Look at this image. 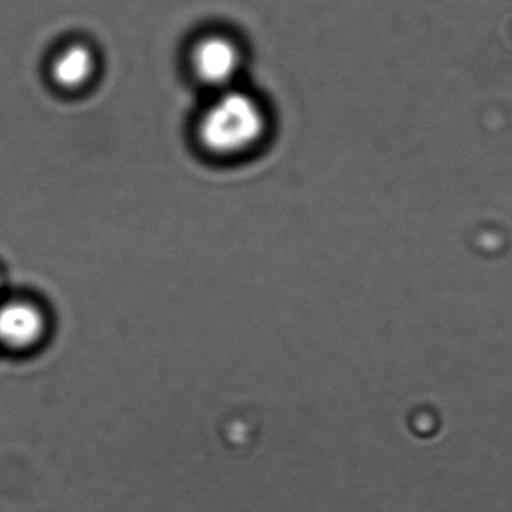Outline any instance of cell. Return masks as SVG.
Masks as SVG:
<instances>
[{"label":"cell","instance_id":"obj_2","mask_svg":"<svg viewBox=\"0 0 512 512\" xmlns=\"http://www.w3.org/2000/svg\"><path fill=\"white\" fill-rule=\"evenodd\" d=\"M249 50L242 36L228 27L198 30L185 47L183 69L206 95L245 83Z\"/></svg>","mask_w":512,"mask_h":512},{"label":"cell","instance_id":"obj_1","mask_svg":"<svg viewBox=\"0 0 512 512\" xmlns=\"http://www.w3.org/2000/svg\"><path fill=\"white\" fill-rule=\"evenodd\" d=\"M195 114L192 135L209 158L240 161L262 149L273 128L270 107L245 83L206 95Z\"/></svg>","mask_w":512,"mask_h":512},{"label":"cell","instance_id":"obj_3","mask_svg":"<svg viewBox=\"0 0 512 512\" xmlns=\"http://www.w3.org/2000/svg\"><path fill=\"white\" fill-rule=\"evenodd\" d=\"M44 331V318L32 304L12 301L0 307V343L21 349L33 345Z\"/></svg>","mask_w":512,"mask_h":512},{"label":"cell","instance_id":"obj_4","mask_svg":"<svg viewBox=\"0 0 512 512\" xmlns=\"http://www.w3.org/2000/svg\"><path fill=\"white\" fill-rule=\"evenodd\" d=\"M96 71L95 54L87 47H74L60 63V77L68 86H81Z\"/></svg>","mask_w":512,"mask_h":512}]
</instances>
